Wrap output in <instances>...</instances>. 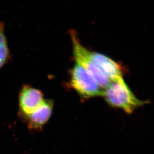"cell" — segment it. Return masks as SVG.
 Instances as JSON below:
<instances>
[{
    "label": "cell",
    "mask_w": 154,
    "mask_h": 154,
    "mask_svg": "<svg viewBox=\"0 0 154 154\" xmlns=\"http://www.w3.org/2000/svg\"><path fill=\"white\" fill-rule=\"evenodd\" d=\"M54 103L51 100H45L43 103L34 111L23 117L29 130H41L52 116Z\"/></svg>",
    "instance_id": "8992f818"
},
{
    "label": "cell",
    "mask_w": 154,
    "mask_h": 154,
    "mask_svg": "<svg viewBox=\"0 0 154 154\" xmlns=\"http://www.w3.org/2000/svg\"><path fill=\"white\" fill-rule=\"evenodd\" d=\"M104 97L106 102L114 108L124 110L127 114H132L139 107L148 103L136 98L123 79L111 82L104 90Z\"/></svg>",
    "instance_id": "6da1fadb"
},
{
    "label": "cell",
    "mask_w": 154,
    "mask_h": 154,
    "mask_svg": "<svg viewBox=\"0 0 154 154\" xmlns=\"http://www.w3.org/2000/svg\"><path fill=\"white\" fill-rule=\"evenodd\" d=\"M89 57L111 82L123 79L124 69L118 63L102 54L89 50Z\"/></svg>",
    "instance_id": "5b68a950"
},
{
    "label": "cell",
    "mask_w": 154,
    "mask_h": 154,
    "mask_svg": "<svg viewBox=\"0 0 154 154\" xmlns=\"http://www.w3.org/2000/svg\"><path fill=\"white\" fill-rule=\"evenodd\" d=\"M10 58V52L5 35L4 25L0 22V70L8 62Z\"/></svg>",
    "instance_id": "52a82bcc"
},
{
    "label": "cell",
    "mask_w": 154,
    "mask_h": 154,
    "mask_svg": "<svg viewBox=\"0 0 154 154\" xmlns=\"http://www.w3.org/2000/svg\"><path fill=\"white\" fill-rule=\"evenodd\" d=\"M70 84L84 99L103 96L104 94V89L87 70L78 64H76L72 70Z\"/></svg>",
    "instance_id": "7a4b0ae2"
},
{
    "label": "cell",
    "mask_w": 154,
    "mask_h": 154,
    "mask_svg": "<svg viewBox=\"0 0 154 154\" xmlns=\"http://www.w3.org/2000/svg\"><path fill=\"white\" fill-rule=\"evenodd\" d=\"M70 36L73 43V54L76 64L81 66L90 74L102 89H106L111 81L91 60L89 57V50L80 43L74 31H70Z\"/></svg>",
    "instance_id": "3957f363"
},
{
    "label": "cell",
    "mask_w": 154,
    "mask_h": 154,
    "mask_svg": "<svg viewBox=\"0 0 154 154\" xmlns=\"http://www.w3.org/2000/svg\"><path fill=\"white\" fill-rule=\"evenodd\" d=\"M44 100L41 91L28 85L23 86L19 96L20 114L22 117L31 114Z\"/></svg>",
    "instance_id": "277c9868"
}]
</instances>
